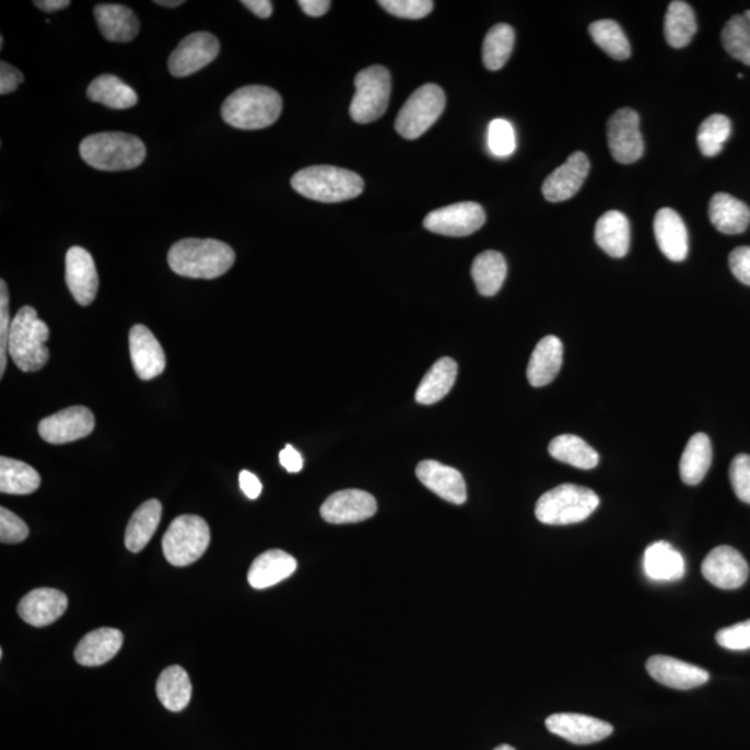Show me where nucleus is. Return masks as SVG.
<instances>
[{
    "label": "nucleus",
    "instance_id": "423d86ee",
    "mask_svg": "<svg viewBox=\"0 0 750 750\" xmlns=\"http://www.w3.org/2000/svg\"><path fill=\"white\" fill-rule=\"evenodd\" d=\"M599 503V496L589 488L562 484L539 497L536 516L547 526H569L587 520Z\"/></svg>",
    "mask_w": 750,
    "mask_h": 750
},
{
    "label": "nucleus",
    "instance_id": "f3484780",
    "mask_svg": "<svg viewBox=\"0 0 750 750\" xmlns=\"http://www.w3.org/2000/svg\"><path fill=\"white\" fill-rule=\"evenodd\" d=\"M66 282L79 305L89 306L95 301L99 277L89 250L73 246L67 251Z\"/></svg>",
    "mask_w": 750,
    "mask_h": 750
},
{
    "label": "nucleus",
    "instance_id": "bb28decb",
    "mask_svg": "<svg viewBox=\"0 0 750 750\" xmlns=\"http://www.w3.org/2000/svg\"><path fill=\"white\" fill-rule=\"evenodd\" d=\"M563 364V343L549 336L538 342L527 367V378L532 387H544L558 377Z\"/></svg>",
    "mask_w": 750,
    "mask_h": 750
},
{
    "label": "nucleus",
    "instance_id": "4d7b16f0",
    "mask_svg": "<svg viewBox=\"0 0 750 750\" xmlns=\"http://www.w3.org/2000/svg\"><path fill=\"white\" fill-rule=\"evenodd\" d=\"M243 4L260 19H269L274 10L270 0H243Z\"/></svg>",
    "mask_w": 750,
    "mask_h": 750
},
{
    "label": "nucleus",
    "instance_id": "473e14b6",
    "mask_svg": "<svg viewBox=\"0 0 750 750\" xmlns=\"http://www.w3.org/2000/svg\"><path fill=\"white\" fill-rule=\"evenodd\" d=\"M713 460L711 438L706 434L699 433L692 436L682 454L680 461V476L687 485L701 484L705 479Z\"/></svg>",
    "mask_w": 750,
    "mask_h": 750
},
{
    "label": "nucleus",
    "instance_id": "49530a36",
    "mask_svg": "<svg viewBox=\"0 0 750 750\" xmlns=\"http://www.w3.org/2000/svg\"><path fill=\"white\" fill-rule=\"evenodd\" d=\"M12 321L9 315V291L7 281H0V378L8 366L9 336Z\"/></svg>",
    "mask_w": 750,
    "mask_h": 750
},
{
    "label": "nucleus",
    "instance_id": "09e8293b",
    "mask_svg": "<svg viewBox=\"0 0 750 750\" xmlns=\"http://www.w3.org/2000/svg\"><path fill=\"white\" fill-rule=\"evenodd\" d=\"M28 536L30 528L22 518L7 507L0 508V541L2 543H20Z\"/></svg>",
    "mask_w": 750,
    "mask_h": 750
},
{
    "label": "nucleus",
    "instance_id": "a878e982",
    "mask_svg": "<svg viewBox=\"0 0 750 750\" xmlns=\"http://www.w3.org/2000/svg\"><path fill=\"white\" fill-rule=\"evenodd\" d=\"M122 641H125V636H122L121 631L115 629L91 631L77 645L75 660L85 667L105 665L121 649Z\"/></svg>",
    "mask_w": 750,
    "mask_h": 750
},
{
    "label": "nucleus",
    "instance_id": "864d4df0",
    "mask_svg": "<svg viewBox=\"0 0 750 750\" xmlns=\"http://www.w3.org/2000/svg\"><path fill=\"white\" fill-rule=\"evenodd\" d=\"M239 487L249 500H258L261 491H263V485H261L258 477L250 471H241L239 474Z\"/></svg>",
    "mask_w": 750,
    "mask_h": 750
},
{
    "label": "nucleus",
    "instance_id": "ddd939ff",
    "mask_svg": "<svg viewBox=\"0 0 750 750\" xmlns=\"http://www.w3.org/2000/svg\"><path fill=\"white\" fill-rule=\"evenodd\" d=\"M219 39L210 33H195L184 38L168 59V70L174 77H188L198 73L218 59Z\"/></svg>",
    "mask_w": 750,
    "mask_h": 750
},
{
    "label": "nucleus",
    "instance_id": "e433bc0d",
    "mask_svg": "<svg viewBox=\"0 0 750 750\" xmlns=\"http://www.w3.org/2000/svg\"><path fill=\"white\" fill-rule=\"evenodd\" d=\"M549 454L562 464L582 470H593L599 465V455L577 435H560L549 444Z\"/></svg>",
    "mask_w": 750,
    "mask_h": 750
},
{
    "label": "nucleus",
    "instance_id": "2f4dec72",
    "mask_svg": "<svg viewBox=\"0 0 750 750\" xmlns=\"http://www.w3.org/2000/svg\"><path fill=\"white\" fill-rule=\"evenodd\" d=\"M159 701L169 712H181L192 698V682L181 666H169L159 677L156 684Z\"/></svg>",
    "mask_w": 750,
    "mask_h": 750
},
{
    "label": "nucleus",
    "instance_id": "39448f33",
    "mask_svg": "<svg viewBox=\"0 0 750 750\" xmlns=\"http://www.w3.org/2000/svg\"><path fill=\"white\" fill-rule=\"evenodd\" d=\"M49 336V327L40 320L37 310L22 307L12 320L9 336V354L15 366L24 373L44 368L50 356L45 345Z\"/></svg>",
    "mask_w": 750,
    "mask_h": 750
},
{
    "label": "nucleus",
    "instance_id": "f8f14e48",
    "mask_svg": "<svg viewBox=\"0 0 750 750\" xmlns=\"http://www.w3.org/2000/svg\"><path fill=\"white\" fill-rule=\"evenodd\" d=\"M95 430L94 413L85 406H71L40 421L38 433L52 445L70 444L85 438Z\"/></svg>",
    "mask_w": 750,
    "mask_h": 750
},
{
    "label": "nucleus",
    "instance_id": "3c124183",
    "mask_svg": "<svg viewBox=\"0 0 750 750\" xmlns=\"http://www.w3.org/2000/svg\"><path fill=\"white\" fill-rule=\"evenodd\" d=\"M729 269L742 284L750 286V246H739L729 254Z\"/></svg>",
    "mask_w": 750,
    "mask_h": 750
},
{
    "label": "nucleus",
    "instance_id": "c85d7f7f",
    "mask_svg": "<svg viewBox=\"0 0 750 750\" xmlns=\"http://www.w3.org/2000/svg\"><path fill=\"white\" fill-rule=\"evenodd\" d=\"M595 241L599 248L614 259L624 258L630 250L631 227L630 221L621 212L605 213L596 221Z\"/></svg>",
    "mask_w": 750,
    "mask_h": 750
},
{
    "label": "nucleus",
    "instance_id": "c03bdc74",
    "mask_svg": "<svg viewBox=\"0 0 750 750\" xmlns=\"http://www.w3.org/2000/svg\"><path fill=\"white\" fill-rule=\"evenodd\" d=\"M488 148L497 157L511 156L516 151L515 128L507 120L496 118L488 127Z\"/></svg>",
    "mask_w": 750,
    "mask_h": 750
},
{
    "label": "nucleus",
    "instance_id": "7c9ffc66",
    "mask_svg": "<svg viewBox=\"0 0 750 750\" xmlns=\"http://www.w3.org/2000/svg\"><path fill=\"white\" fill-rule=\"evenodd\" d=\"M162 520V503L147 501L133 513L126 530V548L132 553L141 552L155 536Z\"/></svg>",
    "mask_w": 750,
    "mask_h": 750
},
{
    "label": "nucleus",
    "instance_id": "de8ad7c7",
    "mask_svg": "<svg viewBox=\"0 0 750 750\" xmlns=\"http://www.w3.org/2000/svg\"><path fill=\"white\" fill-rule=\"evenodd\" d=\"M729 480L739 501L750 505V456L738 455L729 467Z\"/></svg>",
    "mask_w": 750,
    "mask_h": 750
},
{
    "label": "nucleus",
    "instance_id": "1a4fd4ad",
    "mask_svg": "<svg viewBox=\"0 0 750 750\" xmlns=\"http://www.w3.org/2000/svg\"><path fill=\"white\" fill-rule=\"evenodd\" d=\"M356 94L351 104V117L359 125H368L383 117L388 109L392 81L383 66H372L354 79Z\"/></svg>",
    "mask_w": 750,
    "mask_h": 750
},
{
    "label": "nucleus",
    "instance_id": "4468645a",
    "mask_svg": "<svg viewBox=\"0 0 750 750\" xmlns=\"http://www.w3.org/2000/svg\"><path fill=\"white\" fill-rule=\"evenodd\" d=\"M703 577L720 589L741 588L749 577V566L742 554L731 547H718L702 563Z\"/></svg>",
    "mask_w": 750,
    "mask_h": 750
},
{
    "label": "nucleus",
    "instance_id": "a19ab883",
    "mask_svg": "<svg viewBox=\"0 0 750 750\" xmlns=\"http://www.w3.org/2000/svg\"><path fill=\"white\" fill-rule=\"evenodd\" d=\"M594 43L616 60H625L631 56V45L624 31L613 20H599L589 25Z\"/></svg>",
    "mask_w": 750,
    "mask_h": 750
},
{
    "label": "nucleus",
    "instance_id": "412c9836",
    "mask_svg": "<svg viewBox=\"0 0 750 750\" xmlns=\"http://www.w3.org/2000/svg\"><path fill=\"white\" fill-rule=\"evenodd\" d=\"M415 476L433 491L435 495L454 505H464L467 501L466 482L464 476L454 467L445 466L435 460H424L415 469Z\"/></svg>",
    "mask_w": 750,
    "mask_h": 750
},
{
    "label": "nucleus",
    "instance_id": "37998d69",
    "mask_svg": "<svg viewBox=\"0 0 750 750\" xmlns=\"http://www.w3.org/2000/svg\"><path fill=\"white\" fill-rule=\"evenodd\" d=\"M722 40L729 56L750 66V22L743 14L728 20L723 28Z\"/></svg>",
    "mask_w": 750,
    "mask_h": 750
},
{
    "label": "nucleus",
    "instance_id": "680f3d73",
    "mask_svg": "<svg viewBox=\"0 0 750 750\" xmlns=\"http://www.w3.org/2000/svg\"><path fill=\"white\" fill-rule=\"evenodd\" d=\"M745 17H747L750 22V10H747V12L743 13Z\"/></svg>",
    "mask_w": 750,
    "mask_h": 750
},
{
    "label": "nucleus",
    "instance_id": "2eb2a0df",
    "mask_svg": "<svg viewBox=\"0 0 750 750\" xmlns=\"http://www.w3.org/2000/svg\"><path fill=\"white\" fill-rule=\"evenodd\" d=\"M549 731L575 745H590L608 738L613 727L599 718L577 713H558L547 718Z\"/></svg>",
    "mask_w": 750,
    "mask_h": 750
},
{
    "label": "nucleus",
    "instance_id": "bf43d9fd",
    "mask_svg": "<svg viewBox=\"0 0 750 750\" xmlns=\"http://www.w3.org/2000/svg\"><path fill=\"white\" fill-rule=\"evenodd\" d=\"M155 3L159 4V7H164V8H178V7H181V4L184 2H183V0H173V2H172V0H156Z\"/></svg>",
    "mask_w": 750,
    "mask_h": 750
},
{
    "label": "nucleus",
    "instance_id": "8fccbe9b",
    "mask_svg": "<svg viewBox=\"0 0 750 750\" xmlns=\"http://www.w3.org/2000/svg\"><path fill=\"white\" fill-rule=\"evenodd\" d=\"M717 644L728 651L750 649V620L718 631Z\"/></svg>",
    "mask_w": 750,
    "mask_h": 750
},
{
    "label": "nucleus",
    "instance_id": "13d9d810",
    "mask_svg": "<svg viewBox=\"0 0 750 750\" xmlns=\"http://www.w3.org/2000/svg\"><path fill=\"white\" fill-rule=\"evenodd\" d=\"M34 4L46 13H54L69 8L71 3L69 0H37Z\"/></svg>",
    "mask_w": 750,
    "mask_h": 750
},
{
    "label": "nucleus",
    "instance_id": "a18cd8bd",
    "mask_svg": "<svg viewBox=\"0 0 750 750\" xmlns=\"http://www.w3.org/2000/svg\"><path fill=\"white\" fill-rule=\"evenodd\" d=\"M379 7L400 19L420 20L433 12L431 0H379Z\"/></svg>",
    "mask_w": 750,
    "mask_h": 750
},
{
    "label": "nucleus",
    "instance_id": "f257e3e1",
    "mask_svg": "<svg viewBox=\"0 0 750 750\" xmlns=\"http://www.w3.org/2000/svg\"><path fill=\"white\" fill-rule=\"evenodd\" d=\"M234 261V249L218 239H181L168 251L169 269L188 279H218Z\"/></svg>",
    "mask_w": 750,
    "mask_h": 750
},
{
    "label": "nucleus",
    "instance_id": "0eeeda50",
    "mask_svg": "<svg viewBox=\"0 0 750 750\" xmlns=\"http://www.w3.org/2000/svg\"><path fill=\"white\" fill-rule=\"evenodd\" d=\"M163 552L176 567L189 566L203 556L210 543V528L202 517L179 516L163 537Z\"/></svg>",
    "mask_w": 750,
    "mask_h": 750
},
{
    "label": "nucleus",
    "instance_id": "5fc2aeb1",
    "mask_svg": "<svg viewBox=\"0 0 750 750\" xmlns=\"http://www.w3.org/2000/svg\"><path fill=\"white\" fill-rule=\"evenodd\" d=\"M280 464L288 472L294 474V472H300L303 469V457L294 446L286 445L285 448L280 452Z\"/></svg>",
    "mask_w": 750,
    "mask_h": 750
},
{
    "label": "nucleus",
    "instance_id": "4be33fe9",
    "mask_svg": "<svg viewBox=\"0 0 750 750\" xmlns=\"http://www.w3.org/2000/svg\"><path fill=\"white\" fill-rule=\"evenodd\" d=\"M69 605L66 594L54 588H37L25 595L17 606L20 618L34 626L54 624Z\"/></svg>",
    "mask_w": 750,
    "mask_h": 750
},
{
    "label": "nucleus",
    "instance_id": "aec40b11",
    "mask_svg": "<svg viewBox=\"0 0 750 750\" xmlns=\"http://www.w3.org/2000/svg\"><path fill=\"white\" fill-rule=\"evenodd\" d=\"M130 354L133 370L143 382L159 377L166 368V354L161 342L142 324L131 328Z\"/></svg>",
    "mask_w": 750,
    "mask_h": 750
},
{
    "label": "nucleus",
    "instance_id": "7ed1b4c3",
    "mask_svg": "<svg viewBox=\"0 0 750 750\" xmlns=\"http://www.w3.org/2000/svg\"><path fill=\"white\" fill-rule=\"evenodd\" d=\"M82 161L102 172H125L141 166L145 143L126 132H101L86 137L80 145Z\"/></svg>",
    "mask_w": 750,
    "mask_h": 750
},
{
    "label": "nucleus",
    "instance_id": "a211bd4d",
    "mask_svg": "<svg viewBox=\"0 0 750 750\" xmlns=\"http://www.w3.org/2000/svg\"><path fill=\"white\" fill-rule=\"evenodd\" d=\"M646 671L659 684L672 690H692L705 685L711 680V675L701 667L663 655L652 656L646 661Z\"/></svg>",
    "mask_w": 750,
    "mask_h": 750
},
{
    "label": "nucleus",
    "instance_id": "9b49d317",
    "mask_svg": "<svg viewBox=\"0 0 750 750\" xmlns=\"http://www.w3.org/2000/svg\"><path fill=\"white\" fill-rule=\"evenodd\" d=\"M608 145L611 156L621 164L635 163L644 156L638 113L624 107L609 118Z\"/></svg>",
    "mask_w": 750,
    "mask_h": 750
},
{
    "label": "nucleus",
    "instance_id": "c756f323",
    "mask_svg": "<svg viewBox=\"0 0 750 750\" xmlns=\"http://www.w3.org/2000/svg\"><path fill=\"white\" fill-rule=\"evenodd\" d=\"M708 218L720 233L738 235L750 224V209L729 194H716L708 203Z\"/></svg>",
    "mask_w": 750,
    "mask_h": 750
},
{
    "label": "nucleus",
    "instance_id": "6ab92c4d",
    "mask_svg": "<svg viewBox=\"0 0 750 750\" xmlns=\"http://www.w3.org/2000/svg\"><path fill=\"white\" fill-rule=\"evenodd\" d=\"M590 164L587 155L575 152L567 162L544 179L542 194L549 202L558 203L572 199L582 189L589 174Z\"/></svg>",
    "mask_w": 750,
    "mask_h": 750
},
{
    "label": "nucleus",
    "instance_id": "58836bf2",
    "mask_svg": "<svg viewBox=\"0 0 750 750\" xmlns=\"http://www.w3.org/2000/svg\"><path fill=\"white\" fill-rule=\"evenodd\" d=\"M696 31V17L690 4L681 0L671 2L665 17V37L671 48H685L695 37Z\"/></svg>",
    "mask_w": 750,
    "mask_h": 750
},
{
    "label": "nucleus",
    "instance_id": "6e6d98bb",
    "mask_svg": "<svg viewBox=\"0 0 750 750\" xmlns=\"http://www.w3.org/2000/svg\"><path fill=\"white\" fill-rule=\"evenodd\" d=\"M297 4L310 17H321L331 8V2L328 0H300Z\"/></svg>",
    "mask_w": 750,
    "mask_h": 750
},
{
    "label": "nucleus",
    "instance_id": "79ce46f5",
    "mask_svg": "<svg viewBox=\"0 0 750 750\" xmlns=\"http://www.w3.org/2000/svg\"><path fill=\"white\" fill-rule=\"evenodd\" d=\"M731 120L724 115H712L702 122L698 130V145L703 155L717 156L723 151L724 143L731 136Z\"/></svg>",
    "mask_w": 750,
    "mask_h": 750
},
{
    "label": "nucleus",
    "instance_id": "393cba45",
    "mask_svg": "<svg viewBox=\"0 0 750 750\" xmlns=\"http://www.w3.org/2000/svg\"><path fill=\"white\" fill-rule=\"evenodd\" d=\"M95 20L102 35L110 43H131L140 33V20L122 4H97Z\"/></svg>",
    "mask_w": 750,
    "mask_h": 750
},
{
    "label": "nucleus",
    "instance_id": "f03ea898",
    "mask_svg": "<svg viewBox=\"0 0 750 750\" xmlns=\"http://www.w3.org/2000/svg\"><path fill=\"white\" fill-rule=\"evenodd\" d=\"M282 112L279 92L263 85H248L233 92L223 106L221 116L231 127L238 130H261L277 120Z\"/></svg>",
    "mask_w": 750,
    "mask_h": 750
},
{
    "label": "nucleus",
    "instance_id": "052dcab7",
    "mask_svg": "<svg viewBox=\"0 0 750 750\" xmlns=\"http://www.w3.org/2000/svg\"><path fill=\"white\" fill-rule=\"evenodd\" d=\"M493 750H516V749L511 747V745H501V747H497Z\"/></svg>",
    "mask_w": 750,
    "mask_h": 750
},
{
    "label": "nucleus",
    "instance_id": "9d476101",
    "mask_svg": "<svg viewBox=\"0 0 750 750\" xmlns=\"http://www.w3.org/2000/svg\"><path fill=\"white\" fill-rule=\"evenodd\" d=\"M487 215L481 204L461 202L434 210L425 215L424 228L445 236H469L485 224Z\"/></svg>",
    "mask_w": 750,
    "mask_h": 750
},
{
    "label": "nucleus",
    "instance_id": "603ef678",
    "mask_svg": "<svg viewBox=\"0 0 750 750\" xmlns=\"http://www.w3.org/2000/svg\"><path fill=\"white\" fill-rule=\"evenodd\" d=\"M24 81L22 71L10 66L7 61L0 63V95L12 94Z\"/></svg>",
    "mask_w": 750,
    "mask_h": 750
},
{
    "label": "nucleus",
    "instance_id": "dca6fc26",
    "mask_svg": "<svg viewBox=\"0 0 750 750\" xmlns=\"http://www.w3.org/2000/svg\"><path fill=\"white\" fill-rule=\"evenodd\" d=\"M320 513L331 524L361 523L377 513V501L366 491H339L323 503Z\"/></svg>",
    "mask_w": 750,
    "mask_h": 750
},
{
    "label": "nucleus",
    "instance_id": "20e7f679",
    "mask_svg": "<svg viewBox=\"0 0 750 750\" xmlns=\"http://www.w3.org/2000/svg\"><path fill=\"white\" fill-rule=\"evenodd\" d=\"M291 185L302 197L323 203L345 202L364 191V181L359 174L333 166L300 169L292 177Z\"/></svg>",
    "mask_w": 750,
    "mask_h": 750
},
{
    "label": "nucleus",
    "instance_id": "5701e85b",
    "mask_svg": "<svg viewBox=\"0 0 750 750\" xmlns=\"http://www.w3.org/2000/svg\"><path fill=\"white\" fill-rule=\"evenodd\" d=\"M654 231L661 254L671 261H682L688 256V231L684 221L675 210L660 209L655 215Z\"/></svg>",
    "mask_w": 750,
    "mask_h": 750
},
{
    "label": "nucleus",
    "instance_id": "f704fd0d",
    "mask_svg": "<svg viewBox=\"0 0 750 750\" xmlns=\"http://www.w3.org/2000/svg\"><path fill=\"white\" fill-rule=\"evenodd\" d=\"M507 276V263L496 250L482 251L471 266V277L482 296H493L501 291Z\"/></svg>",
    "mask_w": 750,
    "mask_h": 750
},
{
    "label": "nucleus",
    "instance_id": "b1692460",
    "mask_svg": "<svg viewBox=\"0 0 750 750\" xmlns=\"http://www.w3.org/2000/svg\"><path fill=\"white\" fill-rule=\"evenodd\" d=\"M297 562L290 553L271 549L261 553L251 563L248 573V583L251 588L266 589L290 578L296 572Z\"/></svg>",
    "mask_w": 750,
    "mask_h": 750
},
{
    "label": "nucleus",
    "instance_id": "4c0bfd02",
    "mask_svg": "<svg viewBox=\"0 0 750 750\" xmlns=\"http://www.w3.org/2000/svg\"><path fill=\"white\" fill-rule=\"evenodd\" d=\"M40 476L24 461L0 457V492L8 495H28L38 490Z\"/></svg>",
    "mask_w": 750,
    "mask_h": 750
},
{
    "label": "nucleus",
    "instance_id": "c9c22d12",
    "mask_svg": "<svg viewBox=\"0 0 750 750\" xmlns=\"http://www.w3.org/2000/svg\"><path fill=\"white\" fill-rule=\"evenodd\" d=\"M86 95L92 102L110 107V109L125 110L138 104L137 92L112 74L99 75L92 81Z\"/></svg>",
    "mask_w": 750,
    "mask_h": 750
},
{
    "label": "nucleus",
    "instance_id": "72a5a7b5",
    "mask_svg": "<svg viewBox=\"0 0 750 750\" xmlns=\"http://www.w3.org/2000/svg\"><path fill=\"white\" fill-rule=\"evenodd\" d=\"M457 377V364L450 358H442L430 372L424 375L415 390V402L420 405H435L444 399L454 388Z\"/></svg>",
    "mask_w": 750,
    "mask_h": 750
},
{
    "label": "nucleus",
    "instance_id": "ea45409f",
    "mask_svg": "<svg viewBox=\"0 0 750 750\" xmlns=\"http://www.w3.org/2000/svg\"><path fill=\"white\" fill-rule=\"evenodd\" d=\"M515 30L507 24H496L488 31L482 45V61L488 70L497 71L507 63L515 46Z\"/></svg>",
    "mask_w": 750,
    "mask_h": 750
},
{
    "label": "nucleus",
    "instance_id": "cd10ccee",
    "mask_svg": "<svg viewBox=\"0 0 750 750\" xmlns=\"http://www.w3.org/2000/svg\"><path fill=\"white\" fill-rule=\"evenodd\" d=\"M644 572L654 582H677L685 574L684 558L669 542L652 543L644 554Z\"/></svg>",
    "mask_w": 750,
    "mask_h": 750
},
{
    "label": "nucleus",
    "instance_id": "6e6552de",
    "mask_svg": "<svg viewBox=\"0 0 750 750\" xmlns=\"http://www.w3.org/2000/svg\"><path fill=\"white\" fill-rule=\"evenodd\" d=\"M445 92L435 84H425L415 90L406 101L395 121V128L406 140H418L433 127L444 113Z\"/></svg>",
    "mask_w": 750,
    "mask_h": 750
}]
</instances>
